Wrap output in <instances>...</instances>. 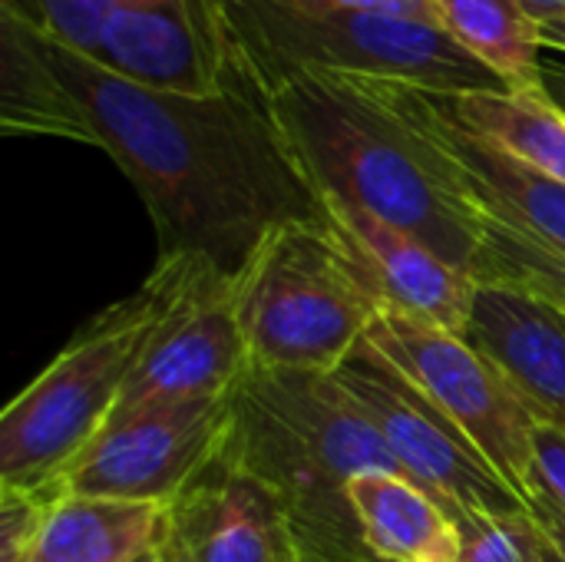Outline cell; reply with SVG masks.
<instances>
[{"mask_svg":"<svg viewBox=\"0 0 565 562\" xmlns=\"http://www.w3.org/2000/svg\"><path fill=\"white\" fill-rule=\"evenodd\" d=\"M43 46L89 146L142 199L159 258H195L235 278L275 229L324 215L252 63L228 89L185 96L129 83L50 36Z\"/></svg>","mask_w":565,"mask_h":562,"instance_id":"cell-1","label":"cell"},{"mask_svg":"<svg viewBox=\"0 0 565 562\" xmlns=\"http://www.w3.org/2000/svg\"><path fill=\"white\" fill-rule=\"evenodd\" d=\"M252 63V60H248ZM271 113L321 202L364 209L490 282L493 245L447 159L361 73L265 66Z\"/></svg>","mask_w":565,"mask_h":562,"instance_id":"cell-2","label":"cell"},{"mask_svg":"<svg viewBox=\"0 0 565 562\" xmlns=\"http://www.w3.org/2000/svg\"><path fill=\"white\" fill-rule=\"evenodd\" d=\"M281 503L305 562H374L348 500L361 474H401L334 374L248 368L225 447Z\"/></svg>","mask_w":565,"mask_h":562,"instance_id":"cell-3","label":"cell"},{"mask_svg":"<svg viewBox=\"0 0 565 562\" xmlns=\"http://www.w3.org/2000/svg\"><path fill=\"white\" fill-rule=\"evenodd\" d=\"M205 262L159 258L149 278L89 318L0 414V490L53 494L66 467L116 414L126 384L192 275Z\"/></svg>","mask_w":565,"mask_h":562,"instance_id":"cell-4","label":"cell"},{"mask_svg":"<svg viewBox=\"0 0 565 562\" xmlns=\"http://www.w3.org/2000/svg\"><path fill=\"white\" fill-rule=\"evenodd\" d=\"M252 368L334 374L381 311L328 215L275 229L235 275Z\"/></svg>","mask_w":565,"mask_h":562,"instance_id":"cell-5","label":"cell"},{"mask_svg":"<svg viewBox=\"0 0 565 562\" xmlns=\"http://www.w3.org/2000/svg\"><path fill=\"white\" fill-rule=\"evenodd\" d=\"M228 20L252 63L401 79L437 93L503 89L444 26L328 0H228Z\"/></svg>","mask_w":565,"mask_h":562,"instance_id":"cell-6","label":"cell"},{"mask_svg":"<svg viewBox=\"0 0 565 562\" xmlns=\"http://www.w3.org/2000/svg\"><path fill=\"white\" fill-rule=\"evenodd\" d=\"M381 96L447 159L490 229V282L565 301V182L513 159L454 119L434 89L371 76Z\"/></svg>","mask_w":565,"mask_h":562,"instance_id":"cell-7","label":"cell"},{"mask_svg":"<svg viewBox=\"0 0 565 562\" xmlns=\"http://www.w3.org/2000/svg\"><path fill=\"white\" fill-rule=\"evenodd\" d=\"M334 381L374 424L401 474L440 500L454 520L530 507L483 450L367 341L334 371Z\"/></svg>","mask_w":565,"mask_h":562,"instance_id":"cell-8","label":"cell"},{"mask_svg":"<svg viewBox=\"0 0 565 562\" xmlns=\"http://www.w3.org/2000/svg\"><path fill=\"white\" fill-rule=\"evenodd\" d=\"M367 344L427 394L526 500L530 447L540 417L510 378L463 335L381 308Z\"/></svg>","mask_w":565,"mask_h":562,"instance_id":"cell-9","label":"cell"},{"mask_svg":"<svg viewBox=\"0 0 565 562\" xmlns=\"http://www.w3.org/2000/svg\"><path fill=\"white\" fill-rule=\"evenodd\" d=\"M228 434L232 394L113 414L66 467L50 497H109L169 507L222 457Z\"/></svg>","mask_w":565,"mask_h":562,"instance_id":"cell-10","label":"cell"},{"mask_svg":"<svg viewBox=\"0 0 565 562\" xmlns=\"http://www.w3.org/2000/svg\"><path fill=\"white\" fill-rule=\"evenodd\" d=\"M116 76L185 96H212L248 73L228 0H119L99 53Z\"/></svg>","mask_w":565,"mask_h":562,"instance_id":"cell-11","label":"cell"},{"mask_svg":"<svg viewBox=\"0 0 565 562\" xmlns=\"http://www.w3.org/2000/svg\"><path fill=\"white\" fill-rule=\"evenodd\" d=\"M248 368L235 278L202 265L152 331L116 414L146 404L228 397Z\"/></svg>","mask_w":565,"mask_h":562,"instance_id":"cell-12","label":"cell"},{"mask_svg":"<svg viewBox=\"0 0 565 562\" xmlns=\"http://www.w3.org/2000/svg\"><path fill=\"white\" fill-rule=\"evenodd\" d=\"M162 560L305 562V556L278 497L222 450V457L169 503Z\"/></svg>","mask_w":565,"mask_h":562,"instance_id":"cell-13","label":"cell"},{"mask_svg":"<svg viewBox=\"0 0 565 562\" xmlns=\"http://www.w3.org/2000/svg\"><path fill=\"white\" fill-rule=\"evenodd\" d=\"M344 252L381 308L467 335L477 278L411 232L344 202H321Z\"/></svg>","mask_w":565,"mask_h":562,"instance_id":"cell-14","label":"cell"},{"mask_svg":"<svg viewBox=\"0 0 565 562\" xmlns=\"http://www.w3.org/2000/svg\"><path fill=\"white\" fill-rule=\"evenodd\" d=\"M523 394L530 411L565 431V305L500 282H477L463 335Z\"/></svg>","mask_w":565,"mask_h":562,"instance_id":"cell-15","label":"cell"},{"mask_svg":"<svg viewBox=\"0 0 565 562\" xmlns=\"http://www.w3.org/2000/svg\"><path fill=\"white\" fill-rule=\"evenodd\" d=\"M169 507L109 497H50L30 562H142L162 553Z\"/></svg>","mask_w":565,"mask_h":562,"instance_id":"cell-16","label":"cell"},{"mask_svg":"<svg viewBox=\"0 0 565 562\" xmlns=\"http://www.w3.org/2000/svg\"><path fill=\"white\" fill-rule=\"evenodd\" d=\"M361 543L374 562H454L457 520L404 474H361L348 487Z\"/></svg>","mask_w":565,"mask_h":562,"instance_id":"cell-17","label":"cell"},{"mask_svg":"<svg viewBox=\"0 0 565 562\" xmlns=\"http://www.w3.org/2000/svg\"><path fill=\"white\" fill-rule=\"evenodd\" d=\"M0 126L89 146L86 119L56 76L43 36L7 7H0Z\"/></svg>","mask_w":565,"mask_h":562,"instance_id":"cell-18","label":"cell"},{"mask_svg":"<svg viewBox=\"0 0 565 562\" xmlns=\"http://www.w3.org/2000/svg\"><path fill=\"white\" fill-rule=\"evenodd\" d=\"M437 93V89H434ZM444 109L530 169L565 182V109L546 83L437 93Z\"/></svg>","mask_w":565,"mask_h":562,"instance_id":"cell-19","label":"cell"},{"mask_svg":"<svg viewBox=\"0 0 565 562\" xmlns=\"http://www.w3.org/2000/svg\"><path fill=\"white\" fill-rule=\"evenodd\" d=\"M440 26L507 86L543 83V23L520 0H434Z\"/></svg>","mask_w":565,"mask_h":562,"instance_id":"cell-20","label":"cell"},{"mask_svg":"<svg viewBox=\"0 0 565 562\" xmlns=\"http://www.w3.org/2000/svg\"><path fill=\"white\" fill-rule=\"evenodd\" d=\"M460 550L454 562H546L550 540L536 513L500 510V513H463L457 517Z\"/></svg>","mask_w":565,"mask_h":562,"instance_id":"cell-21","label":"cell"},{"mask_svg":"<svg viewBox=\"0 0 565 562\" xmlns=\"http://www.w3.org/2000/svg\"><path fill=\"white\" fill-rule=\"evenodd\" d=\"M0 7L23 17L43 36L93 60L119 0H0Z\"/></svg>","mask_w":565,"mask_h":562,"instance_id":"cell-22","label":"cell"},{"mask_svg":"<svg viewBox=\"0 0 565 562\" xmlns=\"http://www.w3.org/2000/svg\"><path fill=\"white\" fill-rule=\"evenodd\" d=\"M526 503L550 507L565 517V431L546 421H540L533 431Z\"/></svg>","mask_w":565,"mask_h":562,"instance_id":"cell-23","label":"cell"},{"mask_svg":"<svg viewBox=\"0 0 565 562\" xmlns=\"http://www.w3.org/2000/svg\"><path fill=\"white\" fill-rule=\"evenodd\" d=\"M46 497L0 490V562H30Z\"/></svg>","mask_w":565,"mask_h":562,"instance_id":"cell-24","label":"cell"},{"mask_svg":"<svg viewBox=\"0 0 565 562\" xmlns=\"http://www.w3.org/2000/svg\"><path fill=\"white\" fill-rule=\"evenodd\" d=\"M334 7L344 10H361V13H387V17H407V20H420V23H437V7L434 0H328Z\"/></svg>","mask_w":565,"mask_h":562,"instance_id":"cell-25","label":"cell"},{"mask_svg":"<svg viewBox=\"0 0 565 562\" xmlns=\"http://www.w3.org/2000/svg\"><path fill=\"white\" fill-rule=\"evenodd\" d=\"M530 510L536 513V520L543 523L546 540H550V560L546 562H565V517H559L550 507H530Z\"/></svg>","mask_w":565,"mask_h":562,"instance_id":"cell-26","label":"cell"},{"mask_svg":"<svg viewBox=\"0 0 565 562\" xmlns=\"http://www.w3.org/2000/svg\"><path fill=\"white\" fill-rule=\"evenodd\" d=\"M543 83H546V89L553 93V99H556V103H559V106L565 109V63L563 60H556V63H553V60H550V63L543 60Z\"/></svg>","mask_w":565,"mask_h":562,"instance_id":"cell-27","label":"cell"},{"mask_svg":"<svg viewBox=\"0 0 565 562\" xmlns=\"http://www.w3.org/2000/svg\"><path fill=\"white\" fill-rule=\"evenodd\" d=\"M540 23H550V20H563L565 17V0H520Z\"/></svg>","mask_w":565,"mask_h":562,"instance_id":"cell-28","label":"cell"},{"mask_svg":"<svg viewBox=\"0 0 565 562\" xmlns=\"http://www.w3.org/2000/svg\"><path fill=\"white\" fill-rule=\"evenodd\" d=\"M543 46L546 50H556L565 56V17L563 20H550L543 23Z\"/></svg>","mask_w":565,"mask_h":562,"instance_id":"cell-29","label":"cell"},{"mask_svg":"<svg viewBox=\"0 0 565 562\" xmlns=\"http://www.w3.org/2000/svg\"><path fill=\"white\" fill-rule=\"evenodd\" d=\"M142 562H166V560H162V553H156V556H146Z\"/></svg>","mask_w":565,"mask_h":562,"instance_id":"cell-30","label":"cell"},{"mask_svg":"<svg viewBox=\"0 0 565 562\" xmlns=\"http://www.w3.org/2000/svg\"><path fill=\"white\" fill-rule=\"evenodd\" d=\"M563 305H565V301H563Z\"/></svg>","mask_w":565,"mask_h":562,"instance_id":"cell-31","label":"cell"}]
</instances>
